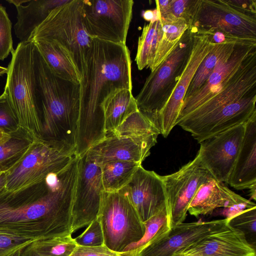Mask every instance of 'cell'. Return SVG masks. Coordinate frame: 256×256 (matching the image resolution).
<instances>
[{
	"label": "cell",
	"instance_id": "6da1fadb",
	"mask_svg": "<svg viewBox=\"0 0 256 256\" xmlns=\"http://www.w3.org/2000/svg\"><path fill=\"white\" fill-rule=\"evenodd\" d=\"M79 157L41 182L14 192L0 190V232L38 239L72 235Z\"/></svg>",
	"mask_w": 256,
	"mask_h": 256
},
{
	"label": "cell",
	"instance_id": "7a4b0ae2",
	"mask_svg": "<svg viewBox=\"0 0 256 256\" xmlns=\"http://www.w3.org/2000/svg\"><path fill=\"white\" fill-rule=\"evenodd\" d=\"M80 84L75 154L80 156L106 136L103 103L118 90H132L131 59L126 44L94 38Z\"/></svg>",
	"mask_w": 256,
	"mask_h": 256
},
{
	"label": "cell",
	"instance_id": "3957f363",
	"mask_svg": "<svg viewBox=\"0 0 256 256\" xmlns=\"http://www.w3.org/2000/svg\"><path fill=\"white\" fill-rule=\"evenodd\" d=\"M35 70L40 100V138L62 152L75 155L80 84L56 76L36 46Z\"/></svg>",
	"mask_w": 256,
	"mask_h": 256
},
{
	"label": "cell",
	"instance_id": "277c9868",
	"mask_svg": "<svg viewBox=\"0 0 256 256\" xmlns=\"http://www.w3.org/2000/svg\"><path fill=\"white\" fill-rule=\"evenodd\" d=\"M32 40L20 42L12 52L4 92L20 127L35 138H41L40 100L35 70Z\"/></svg>",
	"mask_w": 256,
	"mask_h": 256
},
{
	"label": "cell",
	"instance_id": "5b68a950",
	"mask_svg": "<svg viewBox=\"0 0 256 256\" xmlns=\"http://www.w3.org/2000/svg\"><path fill=\"white\" fill-rule=\"evenodd\" d=\"M82 0H69L54 8L28 40L53 42L68 54L80 78L93 40L84 22Z\"/></svg>",
	"mask_w": 256,
	"mask_h": 256
},
{
	"label": "cell",
	"instance_id": "8992f818",
	"mask_svg": "<svg viewBox=\"0 0 256 256\" xmlns=\"http://www.w3.org/2000/svg\"><path fill=\"white\" fill-rule=\"evenodd\" d=\"M194 33V27L184 33L170 54L151 72L135 98L139 110L153 122L170 96L186 64L192 48Z\"/></svg>",
	"mask_w": 256,
	"mask_h": 256
},
{
	"label": "cell",
	"instance_id": "52a82bcc",
	"mask_svg": "<svg viewBox=\"0 0 256 256\" xmlns=\"http://www.w3.org/2000/svg\"><path fill=\"white\" fill-rule=\"evenodd\" d=\"M96 218L102 230L104 244L116 252H122L144 234V222L127 198L118 192H102Z\"/></svg>",
	"mask_w": 256,
	"mask_h": 256
},
{
	"label": "cell",
	"instance_id": "ba28073f",
	"mask_svg": "<svg viewBox=\"0 0 256 256\" xmlns=\"http://www.w3.org/2000/svg\"><path fill=\"white\" fill-rule=\"evenodd\" d=\"M75 156L62 152L36 138L22 158L6 171L4 188L14 192L41 182L49 174L68 165Z\"/></svg>",
	"mask_w": 256,
	"mask_h": 256
},
{
	"label": "cell",
	"instance_id": "9c48e42d",
	"mask_svg": "<svg viewBox=\"0 0 256 256\" xmlns=\"http://www.w3.org/2000/svg\"><path fill=\"white\" fill-rule=\"evenodd\" d=\"M84 22L93 38L126 44L134 6L132 0H82Z\"/></svg>",
	"mask_w": 256,
	"mask_h": 256
},
{
	"label": "cell",
	"instance_id": "30bf717a",
	"mask_svg": "<svg viewBox=\"0 0 256 256\" xmlns=\"http://www.w3.org/2000/svg\"><path fill=\"white\" fill-rule=\"evenodd\" d=\"M162 178L166 196L168 224L170 230L184 222L188 206L197 190L214 178L204 165L198 154L177 172Z\"/></svg>",
	"mask_w": 256,
	"mask_h": 256
},
{
	"label": "cell",
	"instance_id": "8fae6325",
	"mask_svg": "<svg viewBox=\"0 0 256 256\" xmlns=\"http://www.w3.org/2000/svg\"><path fill=\"white\" fill-rule=\"evenodd\" d=\"M256 91V48L246 58L228 84L216 94L178 121L180 127L211 117L228 105Z\"/></svg>",
	"mask_w": 256,
	"mask_h": 256
},
{
	"label": "cell",
	"instance_id": "7c38bea8",
	"mask_svg": "<svg viewBox=\"0 0 256 256\" xmlns=\"http://www.w3.org/2000/svg\"><path fill=\"white\" fill-rule=\"evenodd\" d=\"M102 192L100 166L88 160L86 154L79 156L72 208V234L96 218Z\"/></svg>",
	"mask_w": 256,
	"mask_h": 256
},
{
	"label": "cell",
	"instance_id": "4fadbf2b",
	"mask_svg": "<svg viewBox=\"0 0 256 256\" xmlns=\"http://www.w3.org/2000/svg\"><path fill=\"white\" fill-rule=\"evenodd\" d=\"M214 44L209 34L202 33L194 28L192 48L186 64L170 96L154 120L164 137L166 138L176 125L184 100L196 72Z\"/></svg>",
	"mask_w": 256,
	"mask_h": 256
},
{
	"label": "cell",
	"instance_id": "5bb4252c",
	"mask_svg": "<svg viewBox=\"0 0 256 256\" xmlns=\"http://www.w3.org/2000/svg\"><path fill=\"white\" fill-rule=\"evenodd\" d=\"M192 27L256 38V16L242 12L228 0H201Z\"/></svg>",
	"mask_w": 256,
	"mask_h": 256
},
{
	"label": "cell",
	"instance_id": "9a60e30c",
	"mask_svg": "<svg viewBox=\"0 0 256 256\" xmlns=\"http://www.w3.org/2000/svg\"><path fill=\"white\" fill-rule=\"evenodd\" d=\"M244 124L200 142L198 154L202 162L214 178L220 182L226 183L232 172L242 143Z\"/></svg>",
	"mask_w": 256,
	"mask_h": 256
},
{
	"label": "cell",
	"instance_id": "2e32d148",
	"mask_svg": "<svg viewBox=\"0 0 256 256\" xmlns=\"http://www.w3.org/2000/svg\"><path fill=\"white\" fill-rule=\"evenodd\" d=\"M118 192L126 196L144 222L167 208L162 176L139 166L130 182Z\"/></svg>",
	"mask_w": 256,
	"mask_h": 256
},
{
	"label": "cell",
	"instance_id": "e0dca14e",
	"mask_svg": "<svg viewBox=\"0 0 256 256\" xmlns=\"http://www.w3.org/2000/svg\"><path fill=\"white\" fill-rule=\"evenodd\" d=\"M158 135L148 136H118L112 134L93 145L85 154L88 158L100 166L114 161L142 164L150 154Z\"/></svg>",
	"mask_w": 256,
	"mask_h": 256
},
{
	"label": "cell",
	"instance_id": "ac0fdd59",
	"mask_svg": "<svg viewBox=\"0 0 256 256\" xmlns=\"http://www.w3.org/2000/svg\"><path fill=\"white\" fill-rule=\"evenodd\" d=\"M244 234L228 225L174 253L172 256H256Z\"/></svg>",
	"mask_w": 256,
	"mask_h": 256
},
{
	"label": "cell",
	"instance_id": "d6986e66",
	"mask_svg": "<svg viewBox=\"0 0 256 256\" xmlns=\"http://www.w3.org/2000/svg\"><path fill=\"white\" fill-rule=\"evenodd\" d=\"M228 225V220L226 218L178 224L147 246L138 256H172L180 249Z\"/></svg>",
	"mask_w": 256,
	"mask_h": 256
},
{
	"label": "cell",
	"instance_id": "ffe728a7",
	"mask_svg": "<svg viewBox=\"0 0 256 256\" xmlns=\"http://www.w3.org/2000/svg\"><path fill=\"white\" fill-rule=\"evenodd\" d=\"M256 48V46H236L229 59L217 66L196 91L184 98L176 123L219 92Z\"/></svg>",
	"mask_w": 256,
	"mask_h": 256
},
{
	"label": "cell",
	"instance_id": "44dd1931",
	"mask_svg": "<svg viewBox=\"0 0 256 256\" xmlns=\"http://www.w3.org/2000/svg\"><path fill=\"white\" fill-rule=\"evenodd\" d=\"M226 183L238 190L256 186V115L244 124L241 146Z\"/></svg>",
	"mask_w": 256,
	"mask_h": 256
},
{
	"label": "cell",
	"instance_id": "7402d4cb",
	"mask_svg": "<svg viewBox=\"0 0 256 256\" xmlns=\"http://www.w3.org/2000/svg\"><path fill=\"white\" fill-rule=\"evenodd\" d=\"M252 202L231 190L223 182L212 178L199 188L188 212L198 218L211 214L218 208H229Z\"/></svg>",
	"mask_w": 256,
	"mask_h": 256
},
{
	"label": "cell",
	"instance_id": "603a6c76",
	"mask_svg": "<svg viewBox=\"0 0 256 256\" xmlns=\"http://www.w3.org/2000/svg\"><path fill=\"white\" fill-rule=\"evenodd\" d=\"M69 0H32L26 6L16 7L17 22L14 26L16 36L20 42L29 40L35 30L56 7Z\"/></svg>",
	"mask_w": 256,
	"mask_h": 256
},
{
	"label": "cell",
	"instance_id": "cb8c5ba5",
	"mask_svg": "<svg viewBox=\"0 0 256 256\" xmlns=\"http://www.w3.org/2000/svg\"><path fill=\"white\" fill-rule=\"evenodd\" d=\"M103 110L107 134L112 133L139 109L132 90L122 88L116 90L106 98Z\"/></svg>",
	"mask_w": 256,
	"mask_h": 256
},
{
	"label": "cell",
	"instance_id": "d4e9b609",
	"mask_svg": "<svg viewBox=\"0 0 256 256\" xmlns=\"http://www.w3.org/2000/svg\"><path fill=\"white\" fill-rule=\"evenodd\" d=\"M50 70L57 76L76 84L80 77L66 51L57 44L48 40H32Z\"/></svg>",
	"mask_w": 256,
	"mask_h": 256
},
{
	"label": "cell",
	"instance_id": "484cf974",
	"mask_svg": "<svg viewBox=\"0 0 256 256\" xmlns=\"http://www.w3.org/2000/svg\"><path fill=\"white\" fill-rule=\"evenodd\" d=\"M190 28L182 20H168L159 18L157 49L150 71H154L175 48L184 33Z\"/></svg>",
	"mask_w": 256,
	"mask_h": 256
},
{
	"label": "cell",
	"instance_id": "4316f807",
	"mask_svg": "<svg viewBox=\"0 0 256 256\" xmlns=\"http://www.w3.org/2000/svg\"><path fill=\"white\" fill-rule=\"evenodd\" d=\"M236 46L234 44H214L211 50L198 67L185 98L196 91L206 80L217 66L229 59Z\"/></svg>",
	"mask_w": 256,
	"mask_h": 256
},
{
	"label": "cell",
	"instance_id": "83f0119b",
	"mask_svg": "<svg viewBox=\"0 0 256 256\" xmlns=\"http://www.w3.org/2000/svg\"><path fill=\"white\" fill-rule=\"evenodd\" d=\"M142 164L126 161H114L100 166L103 191L118 192L130 180L138 167Z\"/></svg>",
	"mask_w": 256,
	"mask_h": 256
},
{
	"label": "cell",
	"instance_id": "f1b7e54d",
	"mask_svg": "<svg viewBox=\"0 0 256 256\" xmlns=\"http://www.w3.org/2000/svg\"><path fill=\"white\" fill-rule=\"evenodd\" d=\"M10 135L7 141L0 144V164L6 171L22 158L36 138L21 127Z\"/></svg>",
	"mask_w": 256,
	"mask_h": 256
},
{
	"label": "cell",
	"instance_id": "f546056e",
	"mask_svg": "<svg viewBox=\"0 0 256 256\" xmlns=\"http://www.w3.org/2000/svg\"><path fill=\"white\" fill-rule=\"evenodd\" d=\"M168 220V212L166 208L144 222L145 232L142 238L129 244L120 253L124 256H138L147 246L162 237L170 230Z\"/></svg>",
	"mask_w": 256,
	"mask_h": 256
},
{
	"label": "cell",
	"instance_id": "4dcf8cb0",
	"mask_svg": "<svg viewBox=\"0 0 256 256\" xmlns=\"http://www.w3.org/2000/svg\"><path fill=\"white\" fill-rule=\"evenodd\" d=\"M158 20L145 24L139 36L135 61L139 70L150 68L157 49L158 37Z\"/></svg>",
	"mask_w": 256,
	"mask_h": 256
},
{
	"label": "cell",
	"instance_id": "1f68e13d",
	"mask_svg": "<svg viewBox=\"0 0 256 256\" xmlns=\"http://www.w3.org/2000/svg\"><path fill=\"white\" fill-rule=\"evenodd\" d=\"M77 244L72 235L35 240L28 248L38 256H70Z\"/></svg>",
	"mask_w": 256,
	"mask_h": 256
},
{
	"label": "cell",
	"instance_id": "d6a6232c",
	"mask_svg": "<svg viewBox=\"0 0 256 256\" xmlns=\"http://www.w3.org/2000/svg\"><path fill=\"white\" fill-rule=\"evenodd\" d=\"M110 134L118 136H148L153 135L158 136L160 132L146 114L138 110L130 114L118 127Z\"/></svg>",
	"mask_w": 256,
	"mask_h": 256
},
{
	"label": "cell",
	"instance_id": "836d02e7",
	"mask_svg": "<svg viewBox=\"0 0 256 256\" xmlns=\"http://www.w3.org/2000/svg\"><path fill=\"white\" fill-rule=\"evenodd\" d=\"M201 0H171L166 14L160 18L168 20H182L192 28Z\"/></svg>",
	"mask_w": 256,
	"mask_h": 256
},
{
	"label": "cell",
	"instance_id": "e575fe53",
	"mask_svg": "<svg viewBox=\"0 0 256 256\" xmlns=\"http://www.w3.org/2000/svg\"><path fill=\"white\" fill-rule=\"evenodd\" d=\"M230 227L241 231L248 244L256 248V206L245 210L228 219Z\"/></svg>",
	"mask_w": 256,
	"mask_h": 256
},
{
	"label": "cell",
	"instance_id": "d590c367",
	"mask_svg": "<svg viewBox=\"0 0 256 256\" xmlns=\"http://www.w3.org/2000/svg\"><path fill=\"white\" fill-rule=\"evenodd\" d=\"M12 22L6 8L0 5V60H4L14 51L12 35Z\"/></svg>",
	"mask_w": 256,
	"mask_h": 256
},
{
	"label": "cell",
	"instance_id": "8d00e7d4",
	"mask_svg": "<svg viewBox=\"0 0 256 256\" xmlns=\"http://www.w3.org/2000/svg\"><path fill=\"white\" fill-rule=\"evenodd\" d=\"M20 126L12 108L6 94L0 96V128L10 134L19 129Z\"/></svg>",
	"mask_w": 256,
	"mask_h": 256
},
{
	"label": "cell",
	"instance_id": "74e56055",
	"mask_svg": "<svg viewBox=\"0 0 256 256\" xmlns=\"http://www.w3.org/2000/svg\"><path fill=\"white\" fill-rule=\"evenodd\" d=\"M74 240L78 246H98L104 244V236L100 224L97 219L93 220Z\"/></svg>",
	"mask_w": 256,
	"mask_h": 256
},
{
	"label": "cell",
	"instance_id": "f35d334b",
	"mask_svg": "<svg viewBox=\"0 0 256 256\" xmlns=\"http://www.w3.org/2000/svg\"><path fill=\"white\" fill-rule=\"evenodd\" d=\"M198 30L202 33L209 34L212 42L214 44H234L236 46H256V38L238 36L219 30Z\"/></svg>",
	"mask_w": 256,
	"mask_h": 256
},
{
	"label": "cell",
	"instance_id": "ab89813d",
	"mask_svg": "<svg viewBox=\"0 0 256 256\" xmlns=\"http://www.w3.org/2000/svg\"><path fill=\"white\" fill-rule=\"evenodd\" d=\"M70 256H124L120 252L112 250L104 244L98 246L77 245Z\"/></svg>",
	"mask_w": 256,
	"mask_h": 256
},
{
	"label": "cell",
	"instance_id": "60d3db41",
	"mask_svg": "<svg viewBox=\"0 0 256 256\" xmlns=\"http://www.w3.org/2000/svg\"><path fill=\"white\" fill-rule=\"evenodd\" d=\"M36 239L0 232V254L14 248Z\"/></svg>",
	"mask_w": 256,
	"mask_h": 256
},
{
	"label": "cell",
	"instance_id": "b9f144b4",
	"mask_svg": "<svg viewBox=\"0 0 256 256\" xmlns=\"http://www.w3.org/2000/svg\"><path fill=\"white\" fill-rule=\"evenodd\" d=\"M228 2L242 12L256 16V0H228Z\"/></svg>",
	"mask_w": 256,
	"mask_h": 256
},
{
	"label": "cell",
	"instance_id": "7bdbcfd3",
	"mask_svg": "<svg viewBox=\"0 0 256 256\" xmlns=\"http://www.w3.org/2000/svg\"><path fill=\"white\" fill-rule=\"evenodd\" d=\"M34 240L27 242L18 246L14 248L0 254V256H21L24 250L29 246Z\"/></svg>",
	"mask_w": 256,
	"mask_h": 256
},
{
	"label": "cell",
	"instance_id": "ee69618b",
	"mask_svg": "<svg viewBox=\"0 0 256 256\" xmlns=\"http://www.w3.org/2000/svg\"><path fill=\"white\" fill-rule=\"evenodd\" d=\"M142 16L145 20L149 22L159 18L156 9L145 10L142 14Z\"/></svg>",
	"mask_w": 256,
	"mask_h": 256
},
{
	"label": "cell",
	"instance_id": "f6af8a7d",
	"mask_svg": "<svg viewBox=\"0 0 256 256\" xmlns=\"http://www.w3.org/2000/svg\"><path fill=\"white\" fill-rule=\"evenodd\" d=\"M10 135L3 132L0 128V144H2L7 141L10 138Z\"/></svg>",
	"mask_w": 256,
	"mask_h": 256
},
{
	"label": "cell",
	"instance_id": "bcb514c9",
	"mask_svg": "<svg viewBox=\"0 0 256 256\" xmlns=\"http://www.w3.org/2000/svg\"><path fill=\"white\" fill-rule=\"evenodd\" d=\"M30 1L29 0H6V2L14 4L16 7L22 5L24 3L28 2Z\"/></svg>",
	"mask_w": 256,
	"mask_h": 256
},
{
	"label": "cell",
	"instance_id": "7dc6e473",
	"mask_svg": "<svg viewBox=\"0 0 256 256\" xmlns=\"http://www.w3.org/2000/svg\"><path fill=\"white\" fill-rule=\"evenodd\" d=\"M21 256H38L36 254H35L34 252H33L30 250L28 249L27 248H26L24 250L22 251Z\"/></svg>",
	"mask_w": 256,
	"mask_h": 256
},
{
	"label": "cell",
	"instance_id": "c3c4849f",
	"mask_svg": "<svg viewBox=\"0 0 256 256\" xmlns=\"http://www.w3.org/2000/svg\"><path fill=\"white\" fill-rule=\"evenodd\" d=\"M8 72V68L0 66V76H2L4 74H7Z\"/></svg>",
	"mask_w": 256,
	"mask_h": 256
}]
</instances>
